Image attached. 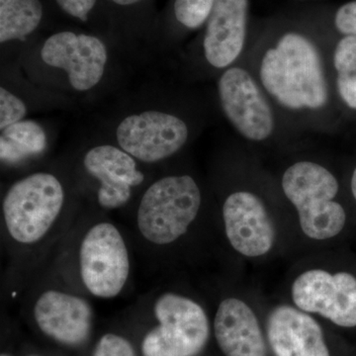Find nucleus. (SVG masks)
I'll return each mask as SVG.
<instances>
[{
	"instance_id": "1",
	"label": "nucleus",
	"mask_w": 356,
	"mask_h": 356,
	"mask_svg": "<svg viewBox=\"0 0 356 356\" xmlns=\"http://www.w3.org/2000/svg\"><path fill=\"white\" fill-rule=\"evenodd\" d=\"M18 64L33 84L67 97L89 95L106 81L111 53L95 35L65 30L19 53Z\"/></svg>"
},
{
	"instance_id": "2",
	"label": "nucleus",
	"mask_w": 356,
	"mask_h": 356,
	"mask_svg": "<svg viewBox=\"0 0 356 356\" xmlns=\"http://www.w3.org/2000/svg\"><path fill=\"white\" fill-rule=\"evenodd\" d=\"M262 86L288 109H320L327 104V86L315 44L303 35L288 33L261 60Z\"/></svg>"
},
{
	"instance_id": "3",
	"label": "nucleus",
	"mask_w": 356,
	"mask_h": 356,
	"mask_svg": "<svg viewBox=\"0 0 356 356\" xmlns=\"http://www.w3.org/2000/svg\"><path fill=\"white\" fill-rule=\"evenodd\" d=\"M282 189L296 208L300 226L308 238L329 240L343 231L346 211L334 200L339 182L324 166L312 161L294 163L283 175Z\"/></svg>"
},
{
	"instance_id": "4",
	"label": "nucleus",
	"mask_w": 356,
	"mask_h": 356,
	"mask_svg": "<svg viewBox=\"0 0 356 356\" xmlns=\"http://www.w3.org/2000/svg\"><path fill=\"white\" fill-rule=\"evenodd\" d=\"M202 194L191 175H168L154 181L140 198L137 224L140 235L158 245L181 238L197 217Z\"/></svg>"
},
{
	"instance_id": "5",
	"label": "nucleus",
	"mask_w": 356,
	"mask_h": 356,
	"mask_svg": "<svg viewBox=\"0 0 356 356\" xmlns=\"http://www.w3.org/2000/svg\"><path fill=\"white\" fill-rule=\"evenodd\" d=\"M65 201L64 185L53 173L34 172L21 178L2 200L7 232L22 245L39 242L60 216Z\"/></svg>"
},
{
	"instance_id": "6",
	"label": "nucleus",
	"mask_w": 356,
	"mask_h": 356,
	"mask_svg": "<svg viewBox=\"0 0 356 356\" xmlns=\"http://www.w3.org/2000/svg\"><path fill=\"white\" fill-rule=\"evenodd\" d=\"M114 143L143 163L172 158L188 142L191 128L179 115L156 103L122 114L112 128Z\"/></svg>"
},
{
	"instance_id": "7",
	"label": "nucleus",
	"mask_w": 356,
	"mask_h": 356,
	"mask_svg": "<svg viewBox=\"0 0 356 356\" xmlns=\"http://www.w3.org/2000/svg\"><path fill=\"white\" fill-rule=\"evenodd\" d=\"M159 325L147 332L143 356H194L209 339V321L202 307L191 298L168 292L154 307Z\"/></svg>"
},
{
	"instance_id": "8",
	"label": "nucleus",
	"mask_w": 356,
	"mask_h": 356,
	"mask_svg": "<svg viewBox=\"0 0 356 356\" xmlns=\"http://www.w3.org/2000/svg\"><path fill=\"white\" fill-rule=\"evenodd\" d=\"M79 267L84 286L98 298L120 294L130 274L125 241L111 222H98L88 229L79 250Z\"/></svg>"
},
{
	"instance_id": "9",
	"label": "nucleus",
	"mask_w": 356,
	"mask_h": 356,
	"mask_svg": "<svg viewBox=\"0 0 356 356\" xmlns=\"http://www.w3.org/2000/svg\"><path fill=\"white\" fill-rule=\"evenodd\" d=\"M222 112L236 132L254 142L268 139L274 130L270 106L247 70L229 67L217 84Z\"/></svg>"
},
{
	"instance_id": "10",
	"label": "nucleus",
	"mask_w": 356,
	"mask_h": 356,
	"mask_svg": "<svg viewBox=\"0 0 356 356\" xmlns=\"http://www.w3.org/2000/svg\"><path fill=\"white\" fill-rule=\"evenodd\" d=\"M291 292L300 310L318 314L339 327H356V278L353 274L311 269L296 278Z\"/></svg>"
},
{
	"instance_id": "11",
	"label": "nucleus",
	"mask_w": 356,
	"mask_h": 356,
	"mask_svg": "<svg viewBox=\"0 0 356 356\" xmlns=\"http://www.w3.org/2000/svg\"><path fill=\"white\" fill-rule=\"evenodd\" d=\"M139 163L116 143H100L88 149L83 166L97 181L96 199L100 207L114 210L129 202L133 189L144 184L146 178Z\"/></svg>"
},
{
	"instance_id": "12",
	"label": "nucleus",
	"mask_w": 356,
	"mask_h": 356,
	"mask_svg": "<svg viewBox=\"0 0 356 356\" xmlns=\"http://www.w3.org/2000/svg\"><path fill=\"white\" fill-rule=\"evenodd\" d=\"M225 232L232 247L248 257L268 254L275 242V228L266 206L252 192L236 191L222 205Z\"/></svg>"
},
{
	"instance_id": "13",
	"label": "nucleus",
	"mask_w": 356,
	"mask_h": 356,
	"mask_svg": "<svg viewBox=\"0 0 356 356\" xmlns=\"http://www.w3.org/2000/svg\"><path fill=\"white\" fill-rule=\"evenodd\" d=\"M248 0H216L203 37V58L213 70H227L243 50Z\"/></svg>"
},
{
	"instance_id": "14",
	"label": "nucleus",
	"mask_w": 356,
	"mask_h": 356,
	"mask_svg": "<svg viewBox=\"0 0 356 356\" xmlns=\"http://www.w3.org/2000/svg\"><path fill=\"white\" fill-rule=\"evenodd\" d=\"M34 317L46 336L65 346L83 344L92 325V310L86 300L57 290H48L39 297Z\"/></svg>"
},
{
	"instance_id": "15",
	"label": "nucleus",
	"mask_w": 356,
	"mask_h": 356,
	"mask_svg": "<svg viewBox=\"0 0 356 356\" xmlns=\"http://www.w3.org/2000/svg\"><path fill=\"white\" fill-rule=\"evenodd\" d=\"M267 337L275 356H330L315 318L294 307H276L267 321Z\"/></svg>"
},
{
	"instance_id": "16",
	"label": "nucleus",
	"mask_w": 356,
	"mask_h": 356,
	"mask_svg": "<svg viewBox=\"0 0 356 356\" xmlns=\"http://www.w3.org/2000/svg\"><path fill=\"white\" fill-rule=\"evenodd\" d=\"M217 343L226 356H266L257 316L242 300L225 299L214 320Z\"/></svg>"
},
{
	"instance_id": "17",
	"label": "nucleus",
	"mask_w": 356,
	"mask_h": 356,
	"mask_svg": "<svg viewBox=\"0 0 356 356\" xmlns=\"http://www.w3.org/2000/svg\"><path fill=\"white\" fill-rule=\"evenodd\" d=\"M48 144L44 126L26 118L0 131V159L6 165H19L43 154Z\"/></svg>"
},
{
	"instance_id": "18",
	"label": "nucleus",
	"mask_w": 356,
	"mask_h": 356,
	"mask_svg": "<svg viewBox=\"0 0 356 356\" xmlns=\"http://www.w3.org/2000/svg\"><path fill=\"white\" fill-rule=\"evenodd\" d=\"M44 17L40 0H0V44L27 41Z\"/></svg>"
},
{
	"instance_id": "19",
	"label": "nucleus",
	"mask_w": 356,
	"mask_h": 356,
	"mask_svg": "<svg viewBox=\"0 0 356 356\" xmlns=\"http://www.w3.org/2000/svg\"><path fill=\"white\" fill-rule=\"evenodd\" d=\"M334 65L339 97L346 106L356 110V37L346 36L337 43Z\"/></svg>"
},
{
	"instance_id": "20",
	"label": "nucleus",
	"mask_w": 356,
	"mask_h": 356,
	"mask_svg": "<svg viewBox=\"0 0 356 356\" xmlns=\"http://www.w3.org/2000/svg\"><path fill=\"white\" fill-rule=\"evenodd\" d=\"M215 3L216 0H175L173 10L179 24L195 30L209 19Z\"/></svg>"
},
{
	"instance_id": "21",
	"label": "nucleus",
	"mask_w": 356,
	"mask_h": 356,
	"mask_svg": "<svg viewBox=\"0 0 356 356\" xmlns=\"http://www.w3.org/2000/svg\"><path fill=\"white\" fill-rule=\"evenodd\" d=\"M31 109L7 84H0V131L24 120Z\"/></svg>"
},
{
	"instance_id": "22",
	"label": "nucleus",
	"mask_w": 356,
	"mask_h": 356,
	"mask_svg": "<svg viewBox=\"0 0 356 356\" xmlns=\"http://www.w3.org/2000/svg\"><path fill=\"white\" fill-rule=\"evenodd\" d=\"M93 356H136L132 344L125 337L106 334L96 344Z\"/></svg>"
},
{
	"instance_id": "23",
	"label": "nucleus",
	"mask_w": 356,
	"mask_h": 356,
	"mask_svg": "<svg viewBox=\"0 0 356 356\" xmlns=\"http://www.w3.org/2000/svg\"><path fill=\"white\" fill-rule=\"evenodd\" d=\"M64 13L81 22H88L97 0H56Z\"/></svg>"
},
{
	"instance_id": "24",
	"label": "nucleus",
	"mask_w": 356,
	"mask_h": 356,
	"mask_svg": "<svg viewBox=\"0 0 356 356\" xmlns=\"http://www.w3.org/2000/svg\"><path fill=\"white\" fill-rule=\"evenodd\" d=\"M334 24L341 34L356 37V0L344 4L337 10Z\"/></svg>"
},
{
	"instance_id": "25",
	"label": "nucleus",
	"mask_w": 356,
	"mask_h": 356,
	"mask_svg": "<svg viewBox=\"0 0 356 356\" xmlns=\"http://www.w3.org/2000/svg\"><path fill=\"white\" fill-rule=\"evenodd\" d=\"M107 1L113 4V6L119 7H132L138 6V4L144 1V0H107Z\"/></svg>"
},
{
	"instance_id": "26",
	"label": "nucleus",
	"mask_w": 356,
	"mask_h": 356,
	"mask_svg": "<svg viewBox=\"0 0 356 356\" xmlns=\"http://www.w3.org/2000/svg\"><path fill=\"white\" fill-rule=\"evenodd\" d=\"M351 191H353V197L356 200V168L353 172V178H351Z\"/></svg>"
},
{
	"instance_id": "27",
	"label": "nucleus",
	"mask_w": 356,
	"mask_h": 356,
	"mask_svg": "<svg viewBox=\"0 0 356 356\" xmlns=\"http://www.w3.org/2000/svg\"><path fill=\"white\" fill-rule=\"evenodd\" d=\"M0 356H11L10 355H8V353H2Z\"/></svg>"
},
{
	"instance_id": "28",
	"label": "nucleus",
	"mask_w": 356,
	"mask_h": 356,
	"mask_svg": "<svg viewBox=\"0 0 356 356\" xmlns=\"http://www.w3.org/2000/svg\"><path fill=\"white\" fill-rule=\"evenodd\" d=\"M30 356H35V355H30Z\"/></svg>"
}]
</instances>
